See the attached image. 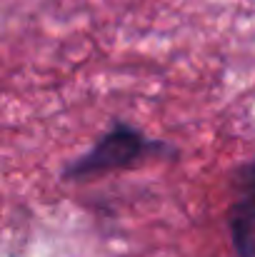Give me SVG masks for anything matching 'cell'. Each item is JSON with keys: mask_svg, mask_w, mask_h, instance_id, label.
<instances>
[{"mask_svg": "<svg viewBox=\"0 0 255 257\" xmlns=\"http://www.w3.org/2000/svg\"><path fill=\"white\" fill-rule=\"evenodd\" d=\"M233 215L253 217L255 220V163L245 170V177H243V200L235 205V212Z\"/></svg>", "mask_w": 255, "mask_h": 257, "instance_id": "3957f363", "label": "cell"}, {"mask_svg": "<svg viewBox=\"0 0 255 257\" xmlns=\"http://www.w3.org/2000/svg\"><path fill=\"white\" fill-rule=\"evenodd\" d=\"M138 153V138L120 130L115 135H110L88 160H83V165H78V172H90V170H103L108 165H118L128 158H133Z\"/></svg>", "mask_w": 255, "mask_h": 257, "instance_id": "6da1fadb", "label": "cell"}, {"mask_svg": "<svg viewBox=\"0 0 255 257\" xmlns=\"http://www.w3.org/2000/svg\"><path fill=\"white\" fill-rule=\"evenodd\" d=\"M233 240L240 257H255V220L233 215Z\"/></svg>", "mask_w": 255, "mask_h": 257, "instance_id": "7a4b0ae2", "label": "cell"}]
</instances>
